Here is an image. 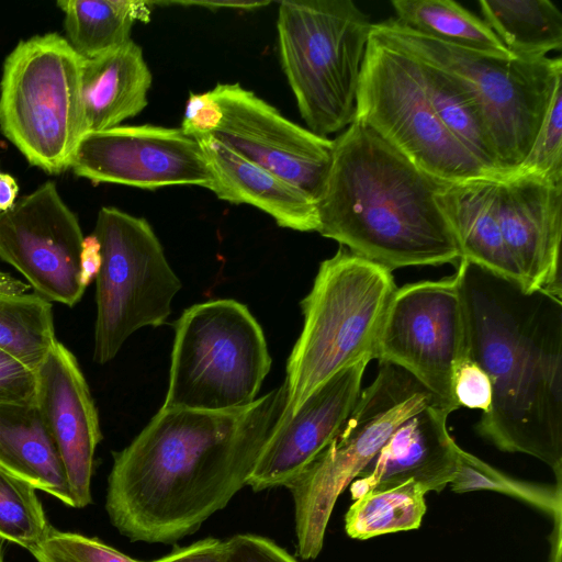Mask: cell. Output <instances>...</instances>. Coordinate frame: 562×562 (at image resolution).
I'll return each instance as SVG.
<instances>
[{
	"instance_id": "cell-1",
	"label": "cell",
	"mask_w": 562,
	"mask_h": 562,
	"mask_svg": "<svg viewBox=\"0 0 562 562\" xmlns=\"http://www.w3.org/2000/svg\"><path fill=\"white\" fill-rule=\"evenodd\" d=\"M286 406L283 383L233 411L161 407L113 453L105 496L111 524L131 541L148 543L194 533L247 485Z\"/></svg>"
},
{
	"instance_id": "cell-2",
	"label": "cell",
	"mask_w": 562,
	"mask_h": 562,
	"mask_svg": "<svg viewBox=\"0 0 562 562\" xmlns=\"http://www.w3.org/2000/svg\"><path fill=\"white\" fill-rule=\"evenodd\" d=\"M467 357L488 375L476 431L497 449L549 465L562 482V295L460 259L454 273Z\"/></svg>"
},
{
	"instance_id": "cell-3",
	"label": "cell",
	"mask_w": 562,
	"mask_h": 562,
	"mask_svg": "<svg viewBox=\"0 0 562 562\" xmlns=\"http://www.w3.org/2000/svg\"><path fill=\"white\" fill-rule=\"evenodd\" d=\"M333 140L316 203L317 233L391 272L459 262V243L437 199L447 182L420 170L358 120Z\"/></svg>"
},
{
	"instance_id": "cell-4",
	"label": "cell",
	"mask_w": 562,
	"mask_h": 562,
	"mask_svg": "<svg viewBox=\"0 0 562 562\" xmlns=\"http://www.w3.org/2000/svg\"><path fill=\"white\" fill-rule=\"evenodd\" d=\"M396 290L390 270L342 246L319 265L301 302L304 325L286 364L290 416L338 372L376 359Z\"/></svg>"
},
{
	"instance_id": "cell-5",
	"label": "cell",
	"mask_w": 562,
	"mask_h": 562,
	"mask_svg": "<svg viewBox=\"0 0 562 562\" xmlns=\"http://www.w3.org/2000/svg\"><path fill=\"white\" fill-rule=\"evenodd\" d=\"M370 18L351 0H284L278 9L280 59L313 133L348 127L356 116Z\"/></svg>"
},
{
	"instance_id": "cell-6",
	"label": "cell",
	"mask_w": 562,
	"mask_h": 562,
	"mask_svg": "<svg viewBox=\"0 0 562 562\" xmlns=\"http://www.w3.org/2000/svg\"><path fill=\"white\" fill-rule=\"evenodd\" d=\"M372 29L464 87L480 110L502 170L513 177L562 81L561 58H496L425 36L394 18L373 23Z\"/></svg>"
},
{
	"instance_id": "cell-7",
	"label": "cell",
	"mask_w": 562,
	"mask_h": 562,
	"mask_svg": "<svg viewBox=\"0 0 562 562\" xmlns=\"http://www.w3.org/2000/svg\"><path fill=\"white\" fill-rule=\"evenodd\" d=\"M434 402L439 401L408 372L379 362L376 376L361 390L329 443L286 486L294 503L296 551L302 559L321 553L330 515L345 487L406 419Z\"/></svg>"
},
{
	"instance_id": "cell-8",
	"label": "cell",
	"mask_w": 562,
	"mask_h": 562,
	"mask_svg": "<svg viewBox=\"0 0 562 562\" xmlns=\"http://www.w3.org/2000/svg\"><path fill=\"white\" fill-rule=\"evenodd\" d=\"M81 57L58 33L20 41L7 56L0 81V131L48 173L69 169L87 134Z\"/></svg>"
},
{
	"instance_id": "cell-9",
	"label": "cell",
	"mask_w": 562,
	"mask_h": 562,
	"mask_svg": "<svg viewBox=\"0 0 562 562\" xmlns=\"http://www.w3.org/2000/svg\"><path fill=\"white\" fill-rule=\"evenodd\" d=\"M164 408L224 412L250 405L270 371L263 331L229 299L187 308L175 325Z\"/></svg>"
},
{
	"instance_id": "cell-10",
	"label": "cell",
	"mask_w": 562,
	"mask_h": 562,
	"mask_svg": "<svg viewBox=\"0 0 562 562\" xmlns=\"http://www.w3.org/2000/svg\"><path fill=\"white\" fill-rule=\"evenodd\" d=\"M355 120L438 180H498L442 124L415 56L373 29L362 61Z\"/></svg>"
},
{
	"instance_id": "cell-11",
	"label": "cell",
	"mask_w": 562,
	"mask_h": 562,
	"mask_svg": "<svg viewBox=\"0 0 562 562\" xmlns=\"http://www.w3.org/2000/svg\"><path fill=\"white\" fill-rule=\"evenodd\" d=\"M92 234L101 248L93 361L105 364L133 333L166 322L181 281L147 220L103 206Z\"/></svg>"
},
{
	"instance_id": "cell-12",
	"label": "cell",
	"mask_w": 562,
	"mask_h": 562,
	"mask_svg": "<svg viewBox=\"0 0 562 562\" xmlns=\"http://www.w3.org/2000/svg\"><path fill=\"white\" fill-rule=\"evenodd\" d=\"M467 357L462 305L454 276L397 288L387 311L376 360L393 363L457 411L452 381Z\"/></svg>"
},
{
	"instance_id": "cell-13",
	"label": "cell",
	"mask_w": 562,
	"mask_h": 562,
	"mask_svg": "<svg viewBox=\"0 0 562 562\" xmlns=\"http://www.w3.org/2000/svg\"><path fill=\"white\" fill-rule=\"evenodd\" d=\"M211 92L223 113L211 136L317 203L330 168L334 140L288 120L239 83H218Z\"/></svg>"
},
{
	"instance_id": "cell-14",
	"label": "cell",
	"mask_w": 562,
	"mask_h": 562,
	"mask_svg": "<svg viewBox=\"0 0 562 562\" xmlns=\"http://www.w3.org/2000/svg\"><path fill=\"white\" fill-rule=\"evenodd\" d=\"M83 234L76 214L47 181L0 213V258L49 302L72 307L80 282Z\"/></svg>"
},
{
	"instance_id": "cell-15",
	"label": "cell",
	"mask_w": 562,
	"mask_h": 562,
	"mask_svg": "<svg viewBox=\"0 0 562 562\" xmlns=\"http://www.w3.org/2000/svg\"><path fill=\"white\" fill-rule=\"evenodd\" d=\"M70 168L93 183L155 190L195 186L215 190L216 179L200 143L180 128L119 125L87 133Z\"/></svg>"
},
{
	"instance_id": "cell-16",
	"label": "cell",
	"mask_w": 562,
	"mask_h": 562,
	"mask_svg": "<svg viewBox=\"0 0 562 562\" xmlns=\"http://www.w3.org/2000/svg\"><path fill=\"white\" fill-rule=\"evenodd\" d=\"M35 403L64 465L72 507L92 501L94 452L102 435L90 389L74 353L58 340L36 369Z\"/></svg>"
},
{
	"instance_id": "cell-17",
	"label": "cell",
	"mask_w": 562,
	"mask_h": 562,
	"mask_svg": "<svg viewBox=\"0 0 562 562\" xmlns=\"http://www.w3.org/2000/svg\"><path fill=\"white\" fill-rule=\"evenodd\" d=\"M367 366L355 364L328 379L292 416L286 409L248 476L252 491L286 487L329 443L360 395Z\"/></svg>"
},
{
	"instance_id": "cell-18",
	"label": "cell",
	"mask_w": 562,
	"mask_h": 562,
	"mask_svg": "<svg viewBox=\"0 0 562 562\" xmlns=\"http://www.w3.org/2000/svg\"><path fill=\"white\" fill-rule=\"evenodd\" d=\"M496 209L522 288L562 295V184L528 173L498 180Z\"/></svg>"
},
{
	"instance_id": "cell-19",
	"label": "cell",
	"mask_w": 562,
	"mask_h": 562,
	"mask_svg": "<svg viewBox=\"0 0 562 562\" xmlns=\"http://www.w3.org/2000/svg\"><path fill=\"white\" fill-rule=\"evenodd\" d=\"M452 411L434 402L406 419L350 485L352 499L408 481L441 492L458 470L460 447L448 431Z\"/></svg>"
},
{
	"instance_id": "cell-20",
	"label": "cell",
	"mask_w": 562,
	"mask_h": 562,
	"mask_svg": "<svg viewBox=\"0 0 562 562\" xmlns=\"http://www.w3.org/2000/svg\"><path fill=\"white\" fill-rule=\"evenodd\" d=\"M215 175L213 193L223 201L249 204L283 228L316 232V201L307 193L229 150L211 135L196 139Z\"/></svg>"
},
{
	"instance_id": "cell-21",
	"label": "cell",
	"mask_w": 562,
	"mask_h": 562,
	"mask_svg": "<svg viewBox=\"0 0 562 562\" xmlns=\"http://www.w3.org/2000/svg\"><path fill=\"white\" fill-rule=\"evenodd\" d=\"M153 76L140 46L132 40L93 58H83L81 95L86 132L119 126L147 103Z\"/></svg>"
},
{
	"instance_id": "cell-22",
	"label": "cell",
	"mask_w": 562,
	"mask_h": 562,
	"mask_svg": "<svg viewBox=\"0 0 562 562\" xmlns=\"http://www.w3.org/2000/svg\"><path fill=\"white\" fill-rule=\"evenodd\" d=\"M498 180L447 182L437 194L461 249V259L513 280L521 276L505 245L496 209Z\"/></svg>"
},
{
	"instance_id": "cell-23",
	"label": "cell",
	"mask_w": 562,
	"mask_h": 562,
	"mask_svg": "<svg viewBox=\"0 0 562 562\" xmlns=\"http://www.w3.org/2000/svg\"><path fill=\"white\" fill-rule=\"evenodd\" d=\"M0 469L72 507L63 462L36 403H0Z\"/></svg>"
},
{
	"instance_id": "cell-24",
	"label": "cell",
	"mask_w": 562,
	"mask_h": 562,
	"mask_svg": "<svg viewBox=\"0 0 562 562\" xmlns=\"http://www.w3.org/2000/svg\"><path fill=\"white\" fill-rule=\"evenodd\" d=\"M483 20L516 59L537 60L562 46V13L550 0H480Z\"/></svg>"
},
{
	"instance_id": "cell-25",
	"label": "cell",
	"mask_w": 562,
	"mask_h": 562,
	"mask_svg": "<svg viewBox=\"0 0 562 562\" xmlns=\"http://www.w3.org/2000/svg\"><path fill=\"white\" fill-rule=\"evenodd\" d=\"M66 40L83 58H93L131 40L136 21L147 22L151 1L60 0Z\"/></svg>"
},
{
	"instance_id": "cell-26",
	"label": "cell",
	"mask_w": 562,
	"mask_h": 562,
	"mask_svg": "<svg viewBox=\"0 0 562 562\" xmlns=\"http://www.w3.org/2000/svg\"><path fill=\"white\" fill-rule=\"evenodd\" d=\"M394 18L425 36L479 54L516 59L486 24L452 0H392Z\"/></svg>"
},
{
	"instance_id": "cell-27",
	"label": "cell",
	"mask_w": 562,
	"mask_h": 562,
	"mask_svg": "<svg viewBox=\"0 0 562 562\" xmlns=\"http://www.w3.org/2000/svg\"><path fill=\"white\" fill-rule=\"evenodd\" d=\"M415 58L427 95L446 128L498 180L507 179L472 95L452 76Z\"/></svg>"
},
{
	"instance_id": "cell-28",
	"label": "cell",
	"mask_w": 562,
	"mask_h": 562,
	"mask_svg": "<svg viewBox=\"0 0 562 562\" xmlns=\"http://www.w3.org/2000/svg\"><path fill=\"white\" fill-rule=\"evenodd\" d=\"M57 339L53 305L36 293L0 291V349L36 370Z\"/></svg>"
},
{
	"instance_id": "cell-29",
	"label": "cell",
	"mask_w": 562,
	"mask_h": 562,
	"mask_svg": "<svg viewBox=\"0 0 562 562\" xmlns=\"http://www.w3.org/2000/svg\"><path fill=\"white\" fill-rule=\"evenodd\" d=\"M425 494L414 481L369 492L349 507L345 517L346 532L351 538L369 539L417 529L426 512Z\"/></svg>"
},
{
	"instance_id": "cell-30",
	"label": "cell",
	"mask_w": 562,
	"mask_h": 562,
	"mask_svg": "<svg viewBox=\"0 0 562 562\" xmlns=\"http://www.w3.org/2000/svg\"><path fill=\"white\" fill-rule=\"evenodd\" d=\"M35 487L0 469V538L31 553L37 551L54 529Z\"/></svg>"
},
{
	"instance_id": "cell-31",
	"label": "cell",
	"mask_w": 562,
	"mask_h": 562,
	"mask_svg": "<svg viewBox=\"0 0 562 562\" xmlns=\"http://www.w3.org/2000/svg\"><path fill=\"white\" fill-rule=\"evenodd\" d=\"M450 485L456 493L481 490L504 493L543 510L553 518L562 516L560 485H540L513 479L461 448L458 470Z\"/></svg>"
},
{
	"instance_id": "cell-32",
	"label": "cell",
	"mask_w": 562,
	"mask_h": 562,
	"mask_svg": "<svg viewBox=\"0 0 562 562\" xmlns=\"http://www.w3.org/2000/svg\"><path fill=\"white\" fill-rule=\"evenodd\" d=\"M520 173L562 184V81L557 85L535 142L515 175Z\"/></svg>"
},
{
	"instance_id": "cell-33",
	"label": "cell",
	"mask_w": 562,
	"mask_h": 562,
	"mask_svg": "<svg viewBox=\"0 0 562 562\" xmlns=\"http://www.w3.org/2000/svg\"><path fill=\"white\" fill-rule=\"evenodd\" d=\"M42 548L74 562H139L97 538L53 529Z\"/></svg>"
},
{
	"instance_id": "cell-34",
	"label": "cell",
	"mask_w": 562,
	"mask_h": 562,
	"mask_svg": "<svg viewBox=\"0 0 562 562\" xmlns=\"http://www.w3.org/2000/svg\"><path fill=\"white\" fill-rule=\"evenodd\" d=\"M452 392L459 407L485 413L491 405V380L486 372L468 357H464L456 368Z\"/></svg>"
},
{
	"instance_id": "cell-35",
	"label": "cell",
	"mask_w": 562,
	"mask_h": 562,
	"mask_svg": "<svg viewBox=\"0 0 562 562\" xmlns=\"http://www.w3.org/2000/svg\"><path fill=\"white\" fill-rule=\"evenodd\" d=\"M36 384V370L0 349V403H35Z\"/></svg>"
},
{
	"instance_id": "cell-36",
	"label": "cell",
	"mask_w": 562,
	"mask_h": 562,
	"mask_svg": "<svg viewBox=\"0 0 562 562\" xmlns=\"http://www.w3.org/2000/svg\"><path fill=\"white\" fill-rule=\"evenodd\" d=\"M223 562H297L269 538L239 533L225 540Z\"/></svg>"
},
{
	"instance_id": "cell-37",
	"label": "cell",
	"mask_w": 562,
	"mask_h": 562,
	"mask_svg": "<svg viewBox=\"0 0 562 562\" xmlns=\"http://www.w3.org/2000/svg\"><path fill=\"white\" fill-rule=\"evenodd\" d=\"M223 117L222 109L211 91L191 92L186 104L181 132L194 139L212 135Z\"/></svg>"
},
{
	"instance_id": "cell-38",
	"label": "cell",
	"mask_w": 562,
	"mask_h": 562,
	"mask_svg": "<svg viewBox=\"0 0 562 562\" xmlns=\"http://www.w3.org/2000/svg\"><path fill=\"white\" fill-rule=\"evenodd\" d=\"M224 551L225 541L204 538L187 547L175 548L169 554L148 562H223Z\"/></svg>"
},
{
	"instance_id": "cell-39",
	"label": "cell",
	"mask_w": 562,
	"mask_h": 562,
	"mask_svg": "<svg viewBox=\"0 0 562 562\" xmlns=\"http://www.w3.org/2000/svg\"><path fill=\"white\" fill-rule=\"evenodd\" d=\"M101 267V248L98 238L91 234L83 237L80 252V282L86 289L95 280Z\"/></svg>"
},
{
	"instance_id": "cell-40",
	"label": "cell",
	"mask_w": 562,
	"mask_h": 562,
	"mask_svg": "<svg viewBox=\"0 0 562 562\" xmlns=\"http://www.w3.org/2000/svg\"><path fill=\"white\" fill-rule=\"evenodd\" d=\"M19 186L15 179L0 169V213L10 210L18 198Z\"/></svg>"
},
{
	"instance_id": "cell-41",
	"label": "cell",
	"mask_w": 562,
	"mask_h": 562,
	"mask_svg": "<svg viewBox=\"0 0 562 562\" xmlns=\"http://www.w3.org/2000/svg\"><path fill=\"white\" fill-rule=\"evenodd\" d=\"M178 4H195V5H202L206 7L209 9H221V8H227V9H240V10H254L258 9L260 7L269 4V1H186V2H172Z\"/></svg>"
},
{
	"instance_id": "cell-42",
	"label": "cell",
	"mask_w": 562,
	"mask_h": 562,
	"mask_svg": "<svg viewBox=\"0 0 562 562\" xmlns=\"http://www.w3.org/2000/svg\"><path fill=\"white\" fill-rule=\"evenodd\" d=\"M29 283H25L10 273L0 270V291L10 293H25L30 290Z\"/></svg>"
},
{
	"instance_id": "cell-43",
	"label": "cell",
	"mask_w": 562,
	"mask_h": 562,
	"mask_svg": "<svg viewBox=\"0 0 562 562\" xmlns=\"http://www.w3.org/2000/svg\"><path fill=\"white\" fill-rule=\"evenodd\" d=\"M554 527L551 535V552L549 562H561V517L553 519Z\"/></svg>"
},
{
	"instance_id": "cell-44",
	"label": "cell",
	"mask_w": 562,
	"mask_h": 562,
	"mask_svg": "<svg viewBox=\"0 0 562 562\" xmlns=\"http://www.w3.org/2000/svg\"><path fill=\"white\" fill-rule=\"evenodd\" d=\"M32 554L37 560V562H74L68 558H65L42 547Z\"/></svg>"
},
{
	"instance_id": "cell-45",
	"label": "cell",
	"mask_w": 562,
	"mask_h": 562,
	"mask_svg": "<svg viewBox=\"0 0 562 562\" xmlns=\"http://www.w3.org/2000/svg\"><path fill=\"white\" fill-rule=\"evenodd\" d=\"M3 539L0 538V562H3Z\"/></svg>"
}]
</instances>
